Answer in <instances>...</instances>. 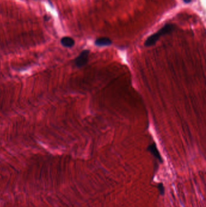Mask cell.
Returning a JSON list of instances; mask_svg holds the SVG:
<instances>
[{
	"label": "cell",
	"instance_id": "obj_1",
	"mask_svg": "<svg viewBox=\"0 0 206 207\" xmlns=\"http://www.w3.org/2000/svg\"><path fill=\"white\" fill-rule=\"evenodd\" d=\"M175 29V25L172 24H166L154 35L149 36L144 43L146 47L154 46L160 39L161 36L170 33Z\"/></svg>",
	"mask_w": 206,
	"mask_h": 207
},
{
	"label": "cell",
	"instance_id": "obj_2",
	"mask_svg": "<svg viewBox=\"0 0 206 207\" xmlns=\"http://www.w3.org/2000/svg\"><path fill=\"white\" fill-rule=\"evenodd\" d=\"M89 54H90V50H84L75 59L74 63H75L76 66L78 68H81L87 64L88 61Z\"/></svg>",
	"mask_w": 206,
	"mask_h": 207
},
{
	"label": "cell",
	"instance_id": "obj_3",
	"mask_svg": "<svg viewBox=\"0 0 206 207\" xmlns=\"http://www.w3.org/2000/svg\"><path fill=\"white\" fill-rule=\"evenodd\" d=\"M148 150L151 153V154L155 156L159 161H160V162H163L160 153L157 147V145L155 143H152L151 145L148 146Z\"/></svg>",
	"mask_w": 206,
	"mask_h": 207
},
{
	"label": "cell",
	"instance_id": "obj_4",
	"mask_svg": "<svg viewBox=\"0 0 206 207\" xmlns=\"http://www.w3.org/2000/svg\"><path fill=\"white\" fill-rule=\"evenodd\" d=\"M112 44V41L106 37H102L98 38L95 41V44L96 46H99V47H103V46H108L111 45Z\"/></svg>",
	"mask_w": 206,
	"mask_h": 207
},
{
	"label": "cell",
	"instance_id": "obj_5",
	"mask_svg": "<svg viewBox=\"0 0 206 207\" xmlns=\"http://www.w3.org/2000/svg\"><path fill=\"white\" fill-rule=\"evenodd\" d=\"M61 44L64 47H69V48L72 47L75 44L74 40L71 37H69V36L63 37L61 40Z\"/></svg>",
	"mask_w": 206,
	"mask_h": 207
},
{
	"label": "cell",
	"instance_id": "obj_6",
	"mask_svg": "<svg viewBox=\"0 0 206 207\" xmlns=\"http://www.w3.org/2000/svg\"><path fill=\"white\" fill-rule=\"evenodd\" d=\"M158 189L160 191L161 195H164V191H165V189L164 187V185L163 183H159L158 184Z\"/></svg>",
	"mask_w": 206,
	"mask_h": 207
},
{
	"label": "cell",
	"instance_id": "obj_7",
	"mask_svg": "<svg viewBox=\"0 0 206 207\" xmlns=\"http://www.w3.org/2000/svg\"><path fill=\"white\" fill-rule=\"evenodd\" d=\"M183 1L185 3L188 4V3H190L192 1V0H183Z\"/></svg>",
	"mask_w": 206,
	"mask_h": 207
}]
</instances>
